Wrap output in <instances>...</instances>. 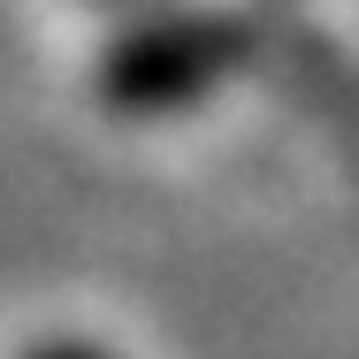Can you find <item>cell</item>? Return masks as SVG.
I'll use <instances>...</instances> for the list:
<instances>
[{
  "instance_id": "obj_1",
  "label": "cell",
  "mask_w": 359,
  "mask_h": 359,
  "mask_svg": "<svg viewBox=\"0 0 359 359\" xmlns=\"http://www.w3.org/2000/svg\"><path fill=\"white\" fill-rule=\"evenodd\" d=\"M252 62V15L229 0H153L92 54V100L123 123H168L207 107Z\"/></svg>"
},
{
  "instance_id": "obj_3",
  "label": "cell",
  "mask_w": 359,
  "mask_h": 359,
  "mask_svg": "<svg viewBox=\"0 0 359 359\" xmlns=\"http://www.w3.org/2000/svg\"><path fill=\"white\" fill-rule=\"evenodd\" d=\"M100 8H115V0H100Z\"/></svg>"
},
{
  "instance_id": "obj_2",
  "label": "cell",
  "mask_w": 359,
  "mask_h": 359,
  "mask_svg": "<svg viewBox=\"0 0 359 359\" xmlns=\"http://www.w3.org/2000/svg\"><path fill=\"white\" fill-rule=\"evenodd\" d=\"M15 359H123V352H107L100 337H46V344H31Z\"/></svg>"
}]
</instances>
